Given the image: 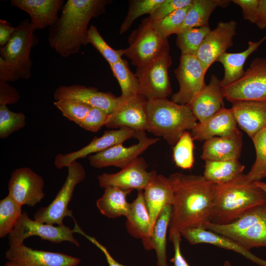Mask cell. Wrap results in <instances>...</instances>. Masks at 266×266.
Masks as SVG:
<instances>
[{
	"label": "cell",
	"mask_w": 266,
	"mask_h": 266,
	"mask_svg": "<svg viewBox=\"0 0 266 266\" xmlns=\"http://www.w3.org/2000/svg\"><path fill=\"white\" fill-rule=\"evenodd\" d=\"M168 179L174 196L169 234L187 228H202L210 220L213 207L214 184L203 175L171 174Z\"/></svg>",
	"instance_id": "obj_1"
},
{
	"label": "cell",
	"mask_w": 266,
	"mask_h": 266,
	"mask_svg": "<svg viewBox=\"0 0 266 266\" xmlns=\"http://www.w3.org/2000/svg\"><path fill=\"white\" fill-rule=\"evenodd\" d=\"M109 0H68L57 22L49 27L48 42L61 56L77 53L88 41V24L103 13Z\"/></svg>",
	"instance_id": "obj_2"
},
{
	"label": "cell",
	"mask_w": 266,
	"mask_h": 266,
	"mask_svg": "<svg viewBox=\"0 0 266 266\" xmlns=\"http://www.w3.org/2000/svg\"><path fill=\"white\" fill-rule=\"evenodd\" d=\"M266 204V193L241 174L231 181L214 184L213 207L209 222L230 224L251 209Z\"/></svg>",
	"instance_id": "obj_3"
},
{
	"label": "cell",
	"mask_w": 266,
	"mask_h": 266,
	"mask_svg": "<svg viewBox=\"0 0 266 266\" xmlns=\"http://www.w3.org/2000/svg\"><path fill=\"white\" fill-rule=\"evenodd\" d=\"M147 111V131L163 137L170 145H175L183 133L198 123L190 104H179L167 98L148 101Z\"/></svg>",
	"instance_id": "obj_4"
},
{
	"label": "cell",
	"mask_w": 266,
	"mask_h": 266,
	"mask_svg": "<svg viewBox=\"0 0 266 266\" xmlns=\"http://www.w3.org/2000/svg\"><path fill=\"white\" fill-rule=\"evenodd\" d=\"M264 191L266 193V187ZM202 228L228 237L249 250L266 247V204L251 209L230 224L218 225L209 222Z\"/></svg>",
	"instance_id": "obj_5"
},
{
	"label": "cell",
	"mask_w": 266,
	"mask_h": 266,
	"mask_svg": "<svg viewBox=\"0 0 266 266\" xmlns=\"http://www.w3.org/2000/svg\"><path fill=\"white\" fill-rule=\"evenodd\" d=\"M129 46L124 49V55L137 67L143 66L169 51L167 38L160 35L153 28L149 18L142 20L131 34Z\"/></svg>",
	"instance_id": "obj_6"
},
{
	"label": "cell",
	"mask_w": 266,
	"mask_h": 266,
	"mask_svg": "<svg viewBox=\"0 0 266 266\" xmlns=\"http://www.w3.org/2000/svg\"><path fill=\"white\" fill-rule=\"evenodd\" d=\"M68 173L62 187L53 201L47 206L39 208L34 214V220L50 225H63L64 219L73 216L68 204L72 198L75 187L86 177V171L77 161L67 166Z\"/></svg>",
	"instance_id": "obj_7"
},
{
	"label": "cell",
	"mask_w": 266,
	"mask_h": 266,
	"mask_svg": "<svg viewBox=\"0 0 266 266\" xmlns=\"http://www.w3.org/2000/svg\"><path fill=\"white\" fill-rule=\"evenodd\" d=\"M34 31L31 21L25 19L16 27L7 44L0 48V57L14 67L20 78L28 79L31 76L30 52L38 43Z\"/></svg>",
	"instance_id": "obj_8"
},
{
	"label": "cell",
	"mask_w": 266,
	"mask_h": 266,
	"mask_svg": "<svg viewBox=\"0 0 266 266\" xmlns=\"http://www.w3.org/2000/svg\"><path fill=\"white\" fill-rule=\"evenodd\" d=\"M172 64L169 51L151 61L137 67L135 74L138 78L139 95L147 100L167 98L172 94L168 70Z\"/></svg>",
	"instance_id": "obj_9"
},
{
	"label": "cell",
	"mask_w": 266,
	"mask_h": 266,
	"mask_svg": "<svg viewBox=\"0 0 266 266\" xmlns=\"http://www.w3.org/2000/svg\"><path fill=\"white\" fill-rule=\"evenodd\" d=\"M222 90L224 98L231 103L266 100V58H255L240 79Z\"/></svg>",
	"instance_id": "obj_10"
},
{
	"label": "cell",
	"mask_w": 266,
	"mask_h": 266,
	"mask_svg": "<svg viewBox=\"0 0 266 266\" xmlns=\"http://www.w3.org/2000/svg\"><path fill=\"white\" fill-rule=\"evenodd\" d=\"M73 230L65 225L54 226L32 220L25 211L22 212L12 232L8 235L9 247L24 244L28 237L37 236L41 240L54 243L71 242L76 246L79 243L74 236Z\"/></svg>",
	"instance_id": "obj_11"
},
{
	"label": "cell",
	"mask_w": 266,
	"mask_h": 266,
	"mask_svg": "<svg viewBox=\"0 0 266 266\" xmlns=\"http://www.w3.org/2000/svg\"><path fill=\"white\" fill-rule=\"evenodd\" d=\"M206 71L196 56L181 55L174 73L179 84L178 91L172 95V101L181 105L190 104L206 85Z\"/></svg>",
	"instance_id": "obj_12"
},
{
	"label": "cell",
	"mask_w": 266,
	"mask_h": 266,
	"mask_svg": "<svg viewBox=\"0 0 266 266\" xmlns=\"http://www.w3.org/2000/svg\"><path fill=\"white\" fill-rule=\"evenodd\" d=\"M134 138L138 142L129 147L122 144L114 145L104 151L88 156L90 165L96 168L114 166L121 169L131 164L148 147L160 140L147 137L145 132H137Z\"/></svg>",
	"instance_id": "obj_13"
},
{
	"label": "cell",
	"mask_w": 266,
	"mask_h": 266,
	"mask_svg": "<svg viewBox=\"0 0 266 266\" xmlns=\"http://www.w3.org/2000/svg\"><path fill=\"white\" fill-rule=\"evenodd\" d=\"M42 177L29 167L15 169L8 182V194L21 206H33L44 198Z\"/></svg>",
	"instance_id": "obj_14"
},
{
	"label": "cell",
	"mask_w": 266,
	"mask_h": 266,
	"mask_svg": "<svg viewBox=\"0 0 266 266\" xmlns=\"http://www.w3.org/2000/svg\"><path fill=\"white\" fill-rule=\"evenodd\" d=\"M147 166L144 159L139 157L116 173L99 175V186L103 189L112 186L127 191L144 190L150 182L155 171H147Z\"/></svg>",
	"instance_id": "obj_15"
},
{
	"label": "cell",
	"mask_w": 266,
	"mask_h": 266,
	"mask_svg": "<svg viewBox=\"0 0 266 266\" xmlns=\"http://www.w3.org/2000/svg\"><path fill=\"white\" fill-rule=\"evenodd\" d=\"M147 100L141 95L123 99L109 115L105 126L109 129L126 127L136 132L147 130Z\"/></svg>",
	"instance_id": "obj_16"
},
{
	"label": "cell",
	"mask_w": 266,
	"mask_h": 266,
	"mask_svg": "<svg viewBox=\"0 0 266 266\" xmlns=\"http://www.w3.org/2000/svg\"><path fill=\"white\" fill-rule=\"evenodd\" d=\"M5 257L17 266H77L81 262L63 253L35 250L24 244L9 247Z\"/></svg>",
	"instance_id": "obj_17"
},
{
	"label": "cell",
	"mask_w": 266,
	"mask_h": 266,
	"mask_svg": "<svg viewBox=\"0 0 266 266\" xmlns=\"http://www.w3.org/2000/svg\"><path fill=\"white\" fill-rule=\"evenodd\" d=\"M236 28L237 23L235 21L220 22L205 37L196 56L206 71L221 55L233 45Z\"/></svg>",
	"instance_id": "obj_18"
},
{
	"label": "cell",
	"mask_w": 266,
	"mask_h": 266,
	"mask_svg": "<svg viewBox=\"0 0 266 266\" xmlns=\"http://www.w3.org/2000/svg\"><path fill=\"white\" fill-rule=\"evenodd\" d=\"M55 100L67 99L77 101L92 107L100 109L111 114L118 107L122 98L110 92H102L94 87L75 84L60 86L53 93Z\"/></svg>",
	"instance_id": "obj_19"
},
{
	"label": "cell",
	"mask_w": 266,
	"mask_h": 266,
	"mask_svg": "<svg viewBox=\"0 0 266 266\" xmlns=\"http://www.w3.org/2000/svg\"><path fill=\"white\" fill-rule=\"evenodd\" d=\"M135 133L134 130L126 127L106 131L101 136L95 137L88 144L77 151L58 154L55 158L54 165L58 169L67 167L78 159L101 152L114 145L122 144L132 137L134 138Z\"/></svg>",
	"instance_id": "obj_20"
},
{
	"label": "cell",
	"mask_w": 266,
	"mask_h": 266,
	"mask_svg": "<svg viewBox=\"0 0 266 266\" xmlns=\"http://www.w3.org/2000/svg\"><path fill=\"white\" fill-rule=\"evenodd\" d=\"M181 234L191 244H212L237 253L259 266H266V260L256 256L233 240L203 228H187L181 232Z\"/></svg>",
	"instance_id": "obj_21"
},
{
	"label": "cell",
	"mask_w": 266,
	"mask_h": 266,
	"mask_svg": "<svg viewBox=\"0 0 266 266\" xmlns=\"http://www.w3.org/2000/svg\"><path fill=\"white\" fill-rule=\"evenodd\" d=\"M232 103L237 125L251 139L266 127V100H241Z\"/></svg>",
	"instance_id": "obj_22"
},
{
	"label": "cell",
	"mask_w": 266,
	"mask_h": 266,
	"mask_svg": "<svg viewBox=\"0 0 266 266\" xmlns=\"http://www.w3.org/2000/svg\"><path fill=\"white\" fill-rule=\"evenodd\" d=\"M242 145V135L237 129L228 135L205 140L200 158L205 161L238 160Z\"/></svg>",
	"instance_id": "obj_23"
},
{
	"label": "cell",
	"mask_w": 266,
	"mask_h": 266,
	"mask_svg": "<svg viewBox=\"0 0 266 266\" xmlns=\"http://www.w3.org/2000/svg\"><path fill=\"white\" fill-rule=\"evenodd\" d=\"M224 98L221 80L213 74L190 105L197 120L203 122L225 107Z\"/></svg>",
	"instance_id": "obj_24"
},
{
	"label": "cell",
	"mask_w": 266,
	"mask_h": 266,
	"mask_svg": "<svg viewBox=\"0 0 266 266\" xmlns=\"http://www.w3.org/2000/svg\"><path fill=\"white\" fill-rule=\"evenodd\" d=\"M143 195L150 216L152 233L161 211L173 202V192L168 177L158 174L155 170L150 182L143 190Z\"/></svg>",
	"instance_id": "obj_25"
},
{
	"label": "cell",
	"mask_w": 266,
	"mask_h": 266,
	"mask_svg": "<svg viewBox=\"0 0 266 266\" xmlns=\"http://www.w3.org/2000/svg\"><path fill=\"white\" fill-rule=\"evenodd\" d=\"M64 0H11L13 6L29 14L31 23L35 30L54 25L58 20V12Z\"/></svg>",
	"instance_id": "obj_26"
},
{
	"label": "cell",
	"mask_w": 266,
	"mask_h": 266,
	"mask_svg": "<svg viewBox=\"0 0 266 266\" xmlns=\"http://www.w3.org/2000/svg\"><path fill=\"white\" fill-rule=\"evenodd\" d=\"M237 126L231 108L224 107L206 121L198 122L191 133L194 140L205 141L228 135L237 130Z\"/></svg>",
	"instance_id": "obj_27"
},
{
	"label": "cell",
	"mask_w": 266,
	"mask_h": 266,
	"mask_svg": "<svg viewBox=\"0 0 266 266\" xmlns=\"http://www.w3.org/2000/svg\"><path fill=\"white\" fill-rule=\"evenodd\" d=\"M266 40V35L257 41H249L247 48L238 53H228L221 55L217 61L223 66L224 74L221 80L222 87H226L240 79L245 71L243 66L249 56Z\"/></svg>",
	"instance_id": "obj_28"
},
{
	"label": "cell",
	"mask_w": 266,
	"mask_h": 266,
	"mask_svg": "<svg viewBox=\"0 0 266 266\" xmlns=\"http://www.w3.org/2000/svg\"><path fill=\"white\" fill-rule=\"evenodd\" d=\"M171 213V205H168L159 214L151 234L142 241L145 249L155 250L157 266H168L166 257V234Z\"/></svg>",
	"instance_id": "obj_29"
},
{
	"label": "cell",
	"mask_w": 266,
	"mask_h": 266,
	"mask_svg": "<svg viewBox=\"0 0 266 266\" xmlns=\"http://www.w3.org/2000/svg\"><path fill=\"white\" fill-rule=\"evenodd\" d=\"M126 218L127 230L133 237L141 239L142 241L151 234L150 218L143 190L137 191V197L131 203L130 212Z\"/></svg>",
	"instance_id": "obj_30"
},
{
	"label": "cell",
	"mask_w": 266,
	"mask_h": 266,
	"mask_svg": "<svg viewBox=\"0 0 266 266\" xmlns=\"http://www.w3.org/2000/svg\"><path fill=\"white\" fill-rule=\"evenodd\" d=\"M131 191L116 187H106L102 196L97 200V206L100 212L108 218L127 217L131 203L127 201L126 198Z\"/></svg>",
	"instance_id": "obj_31"
},
{
	"label": "cell",
	"mask_w": 266,
	"mask_h": 266,
	"mask_svg": "<svg viewBox=\"0 0 266 266\" xmlns=\"http://www.w3.org/2000/svg\"><path fill=\"white\" fill-rule=\"evenodd\" d=\"M231 1L224 0H193L186 14L180 32L192 28L209 26L210 16L215 9L217 6H227Z\"/></svg>",
	"instance_id": "obj_32"
},
{
	"label": "cell",
	"mask_w": 266,
	"mask_h": 266,
	"mask_svg": "<svg viewBox=\"0 0 266 266\" xmlns=\"http://www.w3.org/2000/svg\"><path fill=\"white\" fill-rule=\"evenodd\" d=\"M204 177L213 184L225 183L242 173L245 166L238 160L205 161Z\"/></svg>",
	"instance_id": "obj_33"
},
{
	"label": "cell",
	"mask_w": 266,
	"mask_h": 266,
	"mask_svg": "<svg viewBox=\"0 0 266 266\" xmlns=\"http://www.w3.org/2000/svg\"><path fill=\"white\" fill-rule=\"evenodd\" d=\"M113 74L118 81L121 91L120 96L123 99H129L139 95L140 87L138 78L130 69L126 60L120 59L117 62L109 65Z\"/></svg>",
	"instance_id": "obj_34"
},
{
	"label": "cell",
	"mask_w": 266,
	"mask_h": 266,
	"mask_svg": "<svg viewBox=\"0 0 266 266\" xmlns=\"http://www.w3.org/2000/svg\"><path fill=\"white\" fill-rule=\"evenodd\" d=\"M256 151V159L249 172L245 174L250 182L260 181L266 178V127L252 138Z\"/></svg>",
	"instance_id": "obj_35"
},
{
	"label": "cell",
	"mask_w": 266,
	"mask_h": 266,
	"mask_svg": "<svg viewBox=\"0 0 266 266\" xmlns=\"http://www.w3.org/2000/svg\"><path fill=\"white\" fill-rule=\"evenodd\" d=\"M211 31L207 26L189 29L178 33L176 43L181 55L196 56L203 40Z\"/></svg>",
	"instance_id": "obj_36"
},
{
	"label": "cell",
	"mask_w": 266,
	"mask_h": 266,
	"mask_svg": "<svg viewBox=\"0 0 266 266\" xmlns=\"http://www.w3.org/2000/svg\"><path fill=\"white\" fill-rule=\"evenodd\" d=\"M22 206L9 195L0 201V237L8 235L16 226L22 213Z\"/></svg>",
	"instance_id": "obj_37"
},
{
	"label": "cell",
	"mask_w": 266,
	"mask_h": 266,
	"mask_svg": "<svg viewBox=\"0 0 266 266\" xmlns=\"http://www.w3.org/2000/svg\"><path fill=\"white\" fill-rule=\"evenodd\" d=\"M194 139L191 133L186 131L173 148V159L175 165L184 169H191L194 165Z\"/></svg>",
	"instance_id": "obj_38"
},
{
	"label": "cell",
	"mask_w": 266,
	"mask_h": 266,
	"mask_svg": "<svg viewBox=\"0 0 266 266\" xmlns=\"http://www.w3.org/2000/svg\"><path fill=\"white\" fill-rule=\"evenodd\" d=\"M191 5L179 9L160 20L151 21L152 26L160 35L166 38L172 34H177L180 32Z\"/></svg>",
	"instance_id": "obj_39"
},
{
	"label": "cell",
	"mask_w": 266,
	"mask_h": 266,
	"mask_svg": "<svg viewBox=\"0 0 266 266\" xmlns=\"http://www.w3.org/2000/svg\"><path fill=\"white\" fill-rule=\"evenodd\" d=\"M163 0H131L126 16L121 25L120 33L123 34L130 28L134 21L143 15H150Z\"/></svg>",
	"instance_id": "obj_40"
},
{
	"label": "cell",
	"mask_w": 266,
	"mask_h": 266,
	"mask_svg": "<svg viewBox=\"0 0 266 266\" xmlns=\"http://www.w3.org/2000/svg\"><path fill=\"white\" fill-rule=\"evenodd\" d=\"M26 116L22 112L10 110L6 105H0V138H5L26 125Z\"/></svg>",
	"instance_id": "obj_41"
},
{
	"label": "cell",
	"mask_w": 266,
	"mask_h": 266,
	"mask_svg": "<svg viewBox=\"0 0 266 266\" xmlns=\"http://www.w3.org/2000/svg\"><path fill=\"white\" fill-rule=\"evenodd\" d=\"M89 43L91 44L103 56L109 65L114 64L124 55V49L115 50L103 39L97 27L91 25L88 30Z\"/></svg>",
	"instance_id": "obj_42"
},
{
	"label": "cell",
	"mask_w": 266,
	"mask_h": 266,
	"mask_svg": "<svg viewBox=\"0 0 266 266\" xmlns=\"http://www.w3.org/2000/svg\"><path fill=\"white\" fill-rule=\"evenodd\" d=\"M54 105L64 116L80 126L91 106L83 103L67 99H61L54 102Z\"/></svg>",
	"instance_id": "obj_43"
},
{
	"label": "cell",
	"mask_w": 266,
	"mask_h": 266,
	"mask_svg": "<svg viewBox=\"0 0 266 266\" xmlns=\"http://www.w3.org/2000/svg\"><path fill=\"white\" fill-rule=\"evenodd\" d=\"M109 115L100 109L92 107L79 126L88 131L97 132L106 125Z\"/></svg>",
	"instance_id": "obj_44"
},
{
	"label": "cell",
	"mask_w": 266,
	"mask_h": 266,
	"mask_svg": "<svg viewBox=\"0 0 266 266\" xmlns=\"http://www.w3.org/2000/svg\"><path fill=\"white\" fill-rule=\"evenodd\" d=\"M193 0H163L148 17L152 22L160 20L174 11L191 5Z\"/></svg>",
	"instance_id": "obj_45"
},
{
	"label": "cell",
	"mask_w": 266,
	"mask_h": 266,
	"mask_svg": "<svg viewBox=\"0 0 266 266\" xmlns=\"http://www.w3.org/2000/svg\"><path fill=\"white\" fill-rule=\"evenodd\" d=\"M233 2L242 9L243 18L252 23H256L260 0H233Z\"/></svg>",
	"instance_id": "obj_46"
},
{
	"label": "cell",
	"mask_w": 266,
	"mask_h": 266,
	"mask_svg": "<svg viewBox=\"0 0 266 266\" xmlns=\"http://www.w3.org/2000/svg\"><path fill=\"white\" fill-rule=\"evenodd\" d=\"M20 99V95L15 87L7 82L0 81V105L14 104Z\"/></svg>",
	"instance_id": "obj_47"
},
{
	"label": "cell",
	"mask_w": 266,
	"mask_h": 266,
	"mask_svg": "<svg viewBox=\"0 0 266 266\" xmlns=\"http://www.w3.org/2000/svg\"><path fill=\"white\" fill-rule=\"evenodd\" d=\"M181 234L180 233H173L169 234V239L173 243L174 256L170 260L173 263V266H190L183 257L180 250Z\"/></svg>",
	"instance_id": "obj_48"
},
{
	"label": "cell",
	"mask_w": 266,
	"mask_h": 266,
	"mask_svg": "<svg viewBox=\"0 0 266 266\" xmlns=\"http://www.w3.org/2000/svg\"><path fill=\"white\" fill-rule=\"evenodd\" d=\"M19 78L14 67L10 63L0 57V81L8 83L16 81Z\"/></svg>",
	"instance_id": "obj_49"
},
{
	"label": "cell",
	"mask_w": 266,
	"mask_h": 266,
	"mask_svg": "<svg viewBox=\"0 0 266 266\" xmlns=\"http://www.w3.org/2000/svg\"><path fill=\"white\" fill-rule=\"evenodd\" d=\"M77 233L86 237L102 251L106 258L109 266H127L117 262L110 254L105 246L100 243L95 237L87 234L81 228L78 229Z\"/></svg>",
	"instance_id": "obj_50"
},
{
	"label": "cell",
	"mask_w": 266,
	"mask_h": 266,
	"mask_svg": "<svg viewBox=\"0 0 266 266\" xmlns=\"http://www.w3.org/2000/svg\"><path fill=\"white\" fill-rule=\"evenodd\" d=\"M16 29L6 20L0 19V46L6 45Z\"/></svg>",
	"instance_id": "obj_51"
},
{
	"label": "cell",
	"mask_w": 266,
	"mask_h": 266,
	"mask_svg": "<svg viewBox=\"0 0 266 266\" xmlns=\"http://www.w3.org/2000/svg\"><path fill=\"white\" fill-rule=\"evenodd\" d=\"M255 24L261 30L266 28V0H260Z\"/></svg>",
	"instance_id": "obj_52"
},
{
	"label": "cell",
	"mask_w": 266,
	"mask_h": 266,
	"mask_svg": "<svg viewBox=\"0 0 266 266\" xmlns=\"http://www.w3.org/2000/svg\"><path fill=\"white\" fill-rule=\"evenodd\" d=\"M3 266H17L14 263L8 261Z\"/></svg>",
	"instance_id": "obj_53"
},
{
	"label": "cell",
	"mask_w": 266,
	"mask_h": 266,
	"mask_svg": "<svg viewBox=\"0 0 266 266\" xmlns=\"http://www.w3.org/2000/svg\"><path fill=\"white\" fill-rule=\"evenodd\" d=\"M222 266H232L230 262L228 260H227L224 263Z\"/></svg>",
	"instance_id": "obj_54"
}]
</instances>
